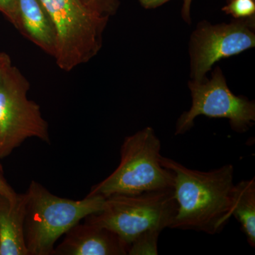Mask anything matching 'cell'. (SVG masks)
<instances>
[{"label": "cell", "instance_id": "6da1fadb", "mask_svg": "<svg viewBox=\"0 0 255 255\" xmlns=\"http://www.w3.org/2000/svg\"><path fill=\"white\" fill-rule=\"evenodd\" d=\"M161 164L172 171L177 214L169 228L215 235L232 217L234 167L226 164L209 172L187 168L161 156Z\"/></svg>", "mask_w": 255, "mask_h": 255}, {"label": "cell", "instance_id": "7a4b0ae2", "mask_svg": "<svg viewBox=\"0 0 255 255\" xmlns=\"http://www.w3.org/2000/svg\"><path fill=\"white\" fill-rule=\"evenodd\" d=\"M25 194L28 255H53L58 240L87 216L100 211L105 200L100 196L87 195L82 200L60 197L36 181H32Z\"/></svg>", "mask_w": 255, "mask_h": 255}, {"label": "cell", "instance_id": "3957f363", "mask_svg": "<svg viewBox=\"0 0 255 255\" xmlns=\"http://www.w3.org/2000/svg\"><path fill=\"white\" fill-rule=\"evenodd\" d=\"M173 189L105 198L103 207L84 221L110 230L129 246L140 238L159 236L177 214Z\"/></svg>", "mask_w": 255, "mask_h": 255}, {"label": "cell", "instance_id": "277c9868", "mask_svg": "<svg viewBox=\"0 0 255 255\" xmlns=\"http://www.w3.org/2000/svg\"><path fill=\"white\" fill-rule=\"evenodd\" d=\"M160 150V140L151 127L126 137L118 167L87 195L107 198L173 189V173L161 164Z\"/></svg>", "mask_w": 255, "mask_h": 255}, {"label": "cell", "instance_id": "5b68a950", "mask_svg": "<svg viewBox=\"0 0 255 255\" xmlns=\"http://www.w3.org/2000/svg\"><path fill=\"white\" fill-rule=\"evenodd\" d=\"M56 28L55 62L70 72L88 63L100 52L109 18L101 16L82 0H40Z\"/></svg>", "mask_w": 255, "mask_h": 255}, {"label": "cell", "instance_id": "8992f818", "mask_svg": "<svg viewBox=\"0 0 255 255\" xmlns=\"http://www.w3.org/2000/svg\"><path fill=\"white\" fill-rule=\"evenodd\" d=\"M30 83L12 66L0 83V158L8 157L27 139L50 143L49 127L40 106L28 98Z\"/></svg>", "mask_w": 255, "mask_h": 255}, {"label": "cell", "instance_id": "52a82bcc", "mask_svg": "<svg viewBox=\"0 0 255 255\" xmlns=\"http://www.w3.org/2000/svg\"><path fill=\"white\" fill-rule=\"evenodd\" d=\"M189 87L192 105L178 119L175 135H182L190 130L194 119L200 115L227 119L231 128L238 132H246L255 122L254 102L235 95L228 88L219 67L214 70L211 80L190 82Z\"/></svg>", "mask_w": 255, "mask_h": 255}, {"label": "cell", "instance_id": "ba28073f", "mask_svg": "<svg viewBox=\"0 0 255 255\" xmlns=\"http://www.w3.org/2000/svg\"><path fill=\"white\" fill-rule=\"evenodd\" d=\"M253 17L228 24H200L191 38V77L204 81L215 63L255 46Z\"/></svg>", "mask_w": 255, "mask_h": 255}, {"label": "cell", "instance_id": "9c48e42d", "mask_svg": "<svg viewBox=\"0 0 255 255\" xmlns=\"http://www.w3.org/2000/svg\"><path fill=\"white\" fill-rule=\"evenodd\" d=\"M128 246L116 233L84 221L65 233L52 255H126Z\"/></svg>", "mask_w": 255, "mask_h": 255}, {"label": "cell", "instance_id": "30bf717a", "mask_svg": "<svg viewBox=\"0 0 255 255\" xmlns=\"http://www.w3.org/2000/svg\"><path fill=\"white\" fill-rule=\"evenodd\" d=\"M26 196L0 188V255H28L25 241Z\"/></svg>", "mask_w": 255, "mask_h": 255}, {"label": "cell", "instance_id": "8fae6325", "mask_svg": "<svg viewBox=\"0 0 255 255\" xmlns=\"http://www.w3.org/2000/svg\"><path fill=\"white\" fill-rule=\"evenodd\" d=\"M13 26L46 54L55 58L56 28L40 0H16Z\"/></svg>", "mask_w": 255, "mask_h": 255}, {"label": "cell", "instance_id": "7c38bea8", "mask_svg": "<svg viewBox=\"0 0 255 255\" xmlns=\"http://www.w3.org/2000/svg\"><path fill=\"white\" fill-rule=\"evenodd\" d=\"M232 216L239 221L248 243L255 247V179L243 180L233 190Z\"/></svg>", "mask_w": 255, "mask_h": 255}, {"label": "cell", "instance_id": "4fadbf2b", "mask_svg": "<svg viewBox=\"0 0 255 255\" xmlns=\"http://www.w3.org/2000/svg\"><path fill=\"white\" fill-rule=\"evenodd\" d=\"M223 11L236 18H251L255 15V2L254 0H228Z\"/></svg>", "mask_w": 255, "mask_h": 255}, {"label": "cell", "instance_id": "5bb4252c", "mask_svg": "<svg viewBox=\"0 0 255 255\" xmlns=\"http://www.w3.org/2000/svg\"><path fill=\"white\" fill-rule=\"evenodd\" d=\"M92 11L110 18L118 9L119 0H82Z\"/></svg>", "mask_w": 255, "mask_h": 255}, {"label": "cell", "instance_id": "9a60e30c", "mask_svg": "<svg viewBox=\"0 0 255 255\" xmlns=\"http://www.w3.org/2000/svg\"><path fill=\"white\" fill-rule=\"evenodd\" d=\"M16 0H0V12L11 22L14 16Z\"/></svg>", "mask_w": 255, "mask_h": 255}, {"label": "cell", "instance_id": "2e32d148", "mask_svg": "<svg viewBox=\"0 0 255 255\" xmlns=\"http://www.w3.org/2000/svg\"><path fill=\"white\" fill-rule=\"evenodd\" d=\"M12 65L9 55L5 52L0 51V83Z\"/></svg>", "mask_w": 255, "mask_h": 255}, {"label": "cell", "instance_id": "e0dca14e", "mask_svg": "<svg viewBox=\"0 0 255 255\" xmlns=\"http://www.w3.org/2000/svg\"><path fill=\"white\" fill-rule=\"evenodd\" d=\"M138 1L145 9H154L170 0H138Z\"/></svg>", "mask_w": 255, "mask_h": 255}, {"label": "cell", "instance_id": "ac0fdd59", "mask_svg": "<svg viewBox=\"0 0 255 255\" xmlns=\"http://www.w3.org/2000/svg\"><path fill=\"white\" fill-rule=\"evenodd\" d=\"M183 1L184 2H183L182 9V17L187 22L191 23L190 10L192 0H183Z\"/></svg>", "mask_w": 255, "mask_h": 255}, {"label": "cell", "instance_id": "d6986e66", "mask_svg": "<svg viewBox=\"0 0 255 255\" xmlns=\"http://www.w3.org/2000/svg\"><path fill=\"white\" fill-rule=\"evenodd\" d=\"M0 159H1V158H0ZM8 184H8L6 179H5L2 167H1V164L0 163V188L6 187Z\"/></svg>", "mask_w": 255, "mask_h": 255}]
</instances>
